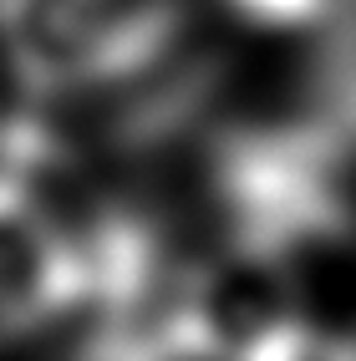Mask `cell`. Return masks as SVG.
Returning <instances> with one entry per match:
<instances>
[{
	"label": "cell",
	"instance_id": "1",
	"mask_svg": "<svg viewBox=\"0 0 356 361\" xmlns=\"http://www.w3.org/2000/svg\"><path fill=\"white\" fill-rule=\"evenodd\" d=\"M183 0H0V66L41 102L133 87L183 36Z\"/></svg>",
	"mask_w": 356,
	"mask_h": 361
}]
</instances>
